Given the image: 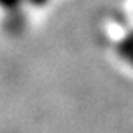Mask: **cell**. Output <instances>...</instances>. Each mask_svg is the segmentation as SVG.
<instances>
[{
    "instance_id": "obj_1",
    "label": "cell",
    "mask_w": 133,
    "mask_h": 133,
    "mask_svg": "<svg viewBox=\"0 0 133 133\" xmlns=\"http://www.w3.org/2000/svg\"><path fill=\"white\" fill-rule=\"evenodd\" d=\"M53 0H0V26L11 37L26 31L31 18L42 13Z\"/></svg>"
},
{
    "instance_id": "obj_2",
    "label": "cell",
    "mask_w": 133,
    "mask_h": 133,
    "mask_svg": "<svg viewBox=\"0 0 133 133\" xmlns=\"http://www.w3.org/2000/svg\"><path fill=\"white\" fill-rule=\"evenodd\" d=\"M106 39L114 58L133 71V26L122 24L117 18H109L106 23Z\"/></svg>"
}]
</instances>
